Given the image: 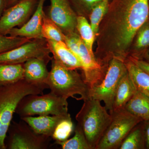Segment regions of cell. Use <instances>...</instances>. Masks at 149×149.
<instances>
[{"mask_svg": "<svg viewBox=\"0 0 149 149\" xmlns=\"http://www.w3.org/2000/svg\"><path fill=\"white\" fill-rule=\"evenodd\" d=\"M149 0H111L99 27L97 59L125 61L138 29L148 20Z\"/></svg>", "mask_w": 149, "mask_h": 149, "instance_id": "obj_1", "label": "cell"}, {"mask_svg": "<svg viewBox=\"0 0 149 149\" xmlns=\"http://www.w3.org/2000/svg\"><path fill=\"white\" fill-rule=\"evenodd\" d=\"M49 88L44 84L29 83L24 80L0 86V149H6V139L19 103L25 96L40 95Z\"/></svg>", "mask_w": 149, "mask_h": 149, "instance_id": "obj_2", "label": "cell"}, {"mask_svg": "<svg viewBox=\"0 0 149 149\" xmlns=\"http://www.w3.org/2000/svg\"><path fill=\"white\" fill-rule=\"evenodd\" d=\"M91 149H96L111 121V115L101 102L89 98L75 116Z\"/></svg>", "mask_w": 149, "mask_h": 149, "instance_id": "obj_3", "label": "cell"}, {"mask_svg": "<svg viewBox=\"0 0 149 149\" xmlns=\"http://www.w3.org/2000/svg\"><path fill=\"white\" fill-rule=\"evenodd\" d=\"M52 68L45 82L51 92L56 95L68 99L77 100L76 95H80L83 101L89 98V87L83 77L75 70L67 69L52 58Z\"/></svg>", "mask_w": 149, "mask_h": 149, "instance_id": "obj_4", "label": "cell"}, {"mask_svg": "<svg viewBox=\"0 0 149 149\" xmlns=\"http://www.w3.org/2000/svg\"><path fill=\"white\" fill-rule=\"evenodd\" d=\"M15 113L22 117L37 115H62L68 114L67 99L54 93L45 95H29L19 103Z\"/></svg>", "mask_w": 149, "mask_h": 149, "instance_id": "obj_5", "label": "cell"}, {"mask_svg": "<svg viewBox=\"0 0 149 149\" xmlns=\"http://www.w3.org/2000/svg\"><path fill=\"white\" fill-rule=\"evenodd\" d=\"M111 122L96 149H118L131 130L143 121L125 110L113 111Z\"/></svg>", "mask_w": 149, "mask_h": 149, "instance_id": "obj_6", "label": "cell"}, {"mask_svg": "<svg viewBox=\"0 0 149 149\" xmlns=\"http://www.w3.org/2000/svg\"><path fill=\"white\" fill-rule=\"evenodd\" d=\"M127 71L124 61L118 58L112 59L101 83L89 89V98L103 102L105 107L110 113L118 85Z\"/></svg>", "mask_w": 149, "mask_h": 149, "instance_id": "obj_7", "label": "cell"}, {"mask_svg": "<svg viewBox=\"0 0 149 149\" xmlns=\"http://www.w3.org/2000/svg\"><path fill=\"white\" fill-rule=\"evenodd\" d=\"M6 148L8 149H46L49 148L51 137L35 133L21 119L11 123Z\"/></svg>", "mask_w": 149, "mask_h": 149, "instance_id": "obj_8", "label": "cell"}, {"mask_svg": "<svg viewBox=\"0 0 149 149\" xmlns=\"http://www.w3.org/2000/svg\"><path fill=\"white\" fill-rule=\"evenodd\" d=\"M45 39L32 40L12 49L0 54V63L23 64L33 58L43 59L49 62L52 58Z\"/></svg>", "mask_w": 149, "mask_h": 149, "instance_id": "obj_9", "label": "cell"}, {"mask_svg": "<svg viewBox=\"0 0 149 149\" xmlns=\"http://www.w3.org/2000/svg\"><path fill=\"white\" fill-rule=\"evenodd\" d=\"M39 0H21L6 9L0 18V35H8L13 28L21 27L32 15Z\"/></svg>", "mask_w": 149, "mask_h": 149, "instance_id": "obj_10", "label": "cell"}, {"mask_svg": "<svg viewBox=\"0 0 149 149\" xmlns=\"http://www.w3.org/2000/svg\"><path fill=\"white\" fill-rule=\"evenodd\" d=\"M50 2L48 16L65 35L75 32L77 16L69 0H50Z\"/></svg>", "mask_w": 149, "mask_h": 149, "instance_id": "obj_11", "label": "cell"}, {"mask_svg": "<svg viewBox=\"0 0 149 149\" xmlns=\"http://www.w3.org/2000/svg\"><path fill=\"white\" fill-rule=\"evenodd\" d=\"M46 0H39L37 8L29 20L19 27L13 28L8 35L11 37H21L31 40L43 39L42 25L45 13L43 8Z\"/></svg>", "mask_w": 149, "mask_h": 149, "instance_id": "obj_12", "label": "cell"}, {"mask_svg": "<svg viewBox=\"0 0 149 149\" xmlns=\"http://www.w3.org/2000/svg\"><path fill=\"white\" fill-rule=\"evenodd\" d=\"M53 59L65 68L70 70L82 68L81 62L68 47L64 42L46 40Z\"/></svg>", "mask_w": 149, "mask_h": 149, "instance_id": "obj_13", "label": "cell"}, {"mask_svg": "<svg viewBox=\"0 0 149 149\" xmlns=\"http://www.w3.org/2000/svg\"><path fill=\"white\" fill-rule=\"evenodd\" d=\"M70 116V113L62 115L40 116L38 117L27 116L21 119L26 123L33 131L39 135L51 137L59 123Z\"/></svg>", "mask_w": 149, "mask_h": 149, "instance_id": "obj_14", "label": "cell"}, {"mask_svg": "<svg viewBox=\"0 0 149 149\" xmlns=\"http://www.w3.org/2000/svg\"><path fill=\"white\" fill-rule=\"evenodd\" d=\"M48 63L47 61L39 58H31L25 62L23 64L24 79L35 84L45 83L49 74L47 67Z\"/></svg>", "mask_w": 149, "mask_h": 149, "instance_id": "obj_15", "label": "cell"}, {"mask_svg": "<svg viewBox=\"0 0 149 149\" xmlns=\"http://www.w3.org/2000/svg\"><path fill=\"white\" fill-rule=\"evenodd\" d=\"M136 90L127 70L121 77L118 85L113 99L112 111L110 113L124 109L125 105L132 97Z\"/></svg>", "mask_w": 149, "mask_h": 149, "instance_id": "obj_16", "label": "cell"}, {"mask_svg": "<svg viewBox=\"0 0 149 149\" xmlns=\"http://www.w3.org/2000/svg\"><path fill=\"white\" fill-rule=\"evenodd\" d=\"M124 109L143 121L149 120V97L136 89Z\"/></svg>", "mask_w": 149, "mask_h": 149, "instance_id": "obj_17", "label": "cell"}, {"mask_svg": "<svg viewBox=\"0 0 149 149\" xmlns=\"http://www.w3.org/2000/svg\"><path fill=\"white\" fill-rule=\"evenodd\" d=\"M125 63L136 89L149 97V74L129 58L125 60Z\"/></svg>", "mask_w": 149, "mask_h": 149, "instance_id": "obj_18", "label": "cell"}, {"mask_svg": "<svg viewBox=\"0 0 149 149\" xmlns=\"http://www.w3.org/2000/svg\"><path fill=\"white\" fill-rule=\"evenodd\" d=\"M23 64L0 63V86L16 83L24 79Z\"/></svg>", "mask_w": 149, "mask_h": 149, "instance_id": "obj_19", "label": "cell"}, {"mask_svg": "<svg viewBox=\"0 0 149 149\" xmlns=\"http://www.w3.org/2000/svg\"><path fill=\"white\" fill-rule=\"evenodd\" d=\"M143 121L136 125L123 141L119 149H145Z\"/></svg>", "mask_w": 149, "mask_h": 149, "instance_id": "obj_20", "label": "cell"}, {"mask_svg": "<svg viewBox=\"0 0 149 149\" xmlns=\"http://www.w3.org/2000/svg\"><path fill=\"white\" fill-rule=\"evenodd\" d=\"M134 54L132 57L140 59L149 47V20L148 19L138 29L134 37ZM133 40V41H134Z\"/></svg>", "mask_w": 149, "mask_h": 149, "instance_id": "obj_21", "label": "cell"}, {"mask_svg": "<svg viewBox=\"0 0 149 149\" xmlns=\"http://www.w3.org/2000/svg\"><path fill=\"white\" fill-rule=\"evenodd\" d=\"M76 29L85 46L91 53L94 54L93 48L95 36L91 24L85 17L82 15L77 16Z\"/></svg>", "mask_w": 149, "mask_h": 149, "instance_id": "obj_22", "label": "cell"}, {"mask_svg": "<svg viewBox=\"0 0 149 149\" xmlns=\"http://www.w3.org/2000/svg\"><path fill=\"white\" fill-rule=\"evenodd\" d=\"M42 35L46 40L65 42V35L49 17L44 14L42 25Z\"/></svg>", "mask_w": 149, "mask_h": 149, "instance_id": "obj_23", "label": "cell"}, {"mask_svg": "<svg viewBox=\"0 0 149 149\" xmlns=\"http://www.w3.org/2000/svg\"><path fill=\"white\" fill-rule=\"evenodd\" d=\"M72 138L63 142H55L63 149H91L81 128L76 125Z\"/></svg>", "mask_w": 149, "mask_h": 149, "instance_id": "obj_24", "label": "cell"}, {"mask_svg": "<svg viewBox=\"0 0 149 149\" xmlns=\"http://www.w3.org/2000/svg\"><path fill=\"white\" fill-rule=\"evenodd\" d=\"M109 2V0H103L91 10L90 24L95 36L98 35L100 24L107 12Z\"/></svg>", "mask_w": 149, "mask_h": 149, "instance_id": "obj_25", "label": "cell"}, {"mask_svg": "<svg viewBox=\"0 0 149 149\" xmlns=\"http://www.w3.org/2000/svg\"><path fill=\"white\" fill-rule=\"evenodd\" d=\"M74 130V124L71 116H69L59 123L53 133L52 138L55 142L66 141Z\"/></svg>", "mask_w": 149, "mask_h": 149, "instance_id": "obj_26", "label": "cell"}, {"mask_svg": "<svg viewBox=\"0 0 149 149\" xmlns=\"http://www.w3.org/2000/svg\"><path fill=\"white\" fill-rule=\"evenodd\" d=\"M32 40L21 37H14L0 35V54L17 47Z\"/></svg>", "mask_w": 149, "mask_h": 149, "instance_id": "obj_27", "label": "cell"}, {"mask_svg": "<svg viewBox=\"0 0 149 149\" xmlns=\"http://www.w3.org/2000/svg\"><path fill=\"white\" fill-rule=\"evenodd\" d=\"M80 38V35L76 32H71L65 35L64 42L68 47L78 58L79 54V41Z\"/></svg>", "mask_w": 149, "mask_h": 149, "instance_id": "obj_28", "label": "cell"}, {"mask_svg": "<svg viewBox=\"0 0 149 149\" xmlns=\"http://www.w3.org/2000/svg\"><path fill=\"white\" fill-rule=\"evenodd\" d=\"M71 1L75 5L84 7L86 8L92 10V9L101 2L103 0H69Z\"/></svg>", "mask_w": 149, "mask_h": 149, "instance_id": "obj_29", "label": "cell"}, {"mask_svg": "<svg viewBox=\"0 0 149 149\" xmlns=\"http://www.w3.org/2000/svg\"><path fill=\"white\" fill-rule=\"evenodd\" d=\"M129 58L134 63H136L141 69L149 74V63H148L143 60L135 58L132 57H130Z\"/></svg>", "mask_w": 149, "mask_h": 149, "instance_id": "obj_30", "label": "cell"}, {"mask_svg": "<svg viewBox=\"0 0 149 149\" xmlns=\"http://www.w3.org/2000/svg\"><path fill=\"white\" fill-rule=\"evenodd\" d=\"M143 129L146 149H149V120H144Z\"/></svg>", "mask_w": 149, "mask_h": 149, "instance_id": "obj_31", "label": "cell"}, {"mask_svg": "<svg viewBox=\"0 0 149 149\" xmlns=\"http://www.w3.org/2000/svg\"><path fill=\"white\" fill-rule=\"evenodd\" d=\"M6 8V0H0V18Z\"/></svg>", "mask_w": 149, "mask_h": 149, "instance_id": "obj_32", "label": "cell"}, {"mask_svg": "<svg viewBox=\"0 0 149 149\" xmlns=\"http://www.w3.org/2000/svg\"><path fill=\"white\" fill-rule=\"evenodd\" d=\"M143 58L144 59L143 60L149 63V47L144 52V53L141 56V58L139 59H142Z\"/></svg>", "mask_w": 149, "mask_h": 149, "instance_id": "obj_33", "label": "cell"}, {"mask_svg": "<svg viewBox=\"0 0 149 149\" xmlns=\"http://www.w3.org/2000/svg\"><path fill=\"white\" fill-rule=\"evenodd\" d=\"M20 1H21V0H6V8L13 6V5L15 4V3Z\"/></svg>", "mask_w": 149, "mask_h": 149, "instance_id": "obj_34", "label": "cell"}, {"mask_svg": "<svg viewBox=\"0 0 149 149\" xmlns=\"http://www.w3.org/2000/svg\"><path fill=\"white\" fill-rule=\"evenodd\" d=\"M148 19V20H149V16Z\"/></svg>", "mask_w": 149, "mask_h": 149, "instance_id": "obj_35", "label": "cell"}]
</instances>
